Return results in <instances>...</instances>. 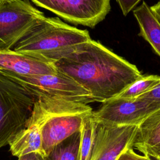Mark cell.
Listing matches in <instances>:
<instances>
[{"instance_id": "cell-3", "label": "cell", "mask_w": 160, "mask_h": 160, "mask_svg": "<svg viewBox=\"0 0 160 160\" xmlns=\"http://www.w3.org/2000/svg\"><path fill=\"white\" fill-rule=\"evenodd\" d=\"M36 98L0 70V148L9 144L30 118Z\"/></svg>"}, {"instance_id": "cell-16", "label": "cell", "mask_w": 160, "mask_h": 160, "mask_svg": "<svg viewBox=\"0 0 160 160\" xmlns=\"http://www.w3.org/2000/svg\"><path fill=\"white\" fill-rule=\"evenodd\" d=\"M160 81V76L158 75L142 76L134 82L131 84L118 97L134 99L152 89Z\"/></svg>"}, {"instance_id": "cell-20", "label": "cell", "mask_w": 160, "mask_h": 160, "mask_svg": "<svg viewBox=\"0 0 160 160\" xmlns=\"http://www.w3.org/2000/svg\"><path fill=\"white\" fill-rule=\"evenodd\" d=\"M18 160H45V156L38 152H32L18 157Z\"/></svg>"}, {"instance_id": "cell-19", "label": "cell", "mask_w": 160, "mask_h": 160, "mask_svg": "<svg viewBox=\"0 0 160 160\" xmlns=\"http://www.w3.org/2000/svg\"><path fill=\"white\" fill-rule=\"evenodd\" d=\"M124 16H126L141 0H116Z\"/></svg>"}, {"instance_id": "cell-4", "label": "cell", "mask_w": 160, "mask_h": 160, "mask_svg": "<svg viewBox=\"0 0 160 160\" xmlns=\"http://www.w3.org/2000/svg\"><path fill=\"white\" fill-rule=\"evenodd\" d=\"M49 99V114L41 131L46 156L56 144L79 131L84 118L92 111L87 104L52 98Z\"/></svg>"}, {"instance_id": "cell-18", "label": "cell", "mask_w": 160, "mask_h": 160, "mask_svg": "<svg viewBox=\"0 0 160 160\" xmlns=\"http://www.w3.org/2000/svg\"><path fill=\"white\" fill-rule=\"evenodd\" d=\"M138 98L160 103V81L152 89Z\"/></svg>"}, {"instance_id": "cell-14", "label": "cell", "mask_w": 160, "mask_h": 160, "mask_svg": "<svg viewBox=\"0 0 160 160\" xmlns=\"http://www.w3.org/2000/svg\"><path fill=\"white\" fill-rule=\"evenodd\" d=\"M81 131L56 144L45 156V160H79Z\"/></svg>"}, {"instance_id": "cell-13", "label": "cell", "mask_w": 160, "mask_h": 160, "mask_svg": "<svg viewBox=\"0 0 160 160\" xmlns=\"http://www.w3.org/2000/svg\"><path fill=\"white\" fill-rule=\"evenodd\" d=\"M139 27V36L145 39L160 57V23L148 4L142 3L133 11Z\"/></svg>"}, {"instance_id": "cell-6", "label": "cell", "mask_w": 160, "mask_h": 160, "mask_svg": "<svg viewBox=\"0 0 160 160\" xmlns=\"http://www.w3.org/2000/svg\"><path fill=\"white\" fill-rule=\"evenodd\" d=\"M44 18L28 0H0V51L14 48Z\"/></svg>"}, {"instance_id": "cell-11", "label": "cell", "mask_w": 160, "mask_h": 160, "mask_svg": "<svg viewBox=\"0 0 160 160\" xmlns=\"http://www.w3.org/2000/svg\"><path fill=\"white\" fill-rule=\"evenodd\" d=\"M0 70L22 76L54 74L58 72L55 63L14 49L0 51Z\"/></svg>"}, {"instance_id": "cell-21", "label": "cell", "mask_w": 160, "mask_h": 160, "mask_svg": "<svg viewBox=\"0 0 160 160\" xmlns=\"http://www.w3.org/2000/svg\"><path fill=\"white\" fill-rule=\"evenodd\" d=\"M151 9L160 23V1L156 4L151 6Z\"/></svg>"}, {"instance_id": "cell-7", "label": "cell", "mask_w": 160, "mask_h": 160, "mask_svg": "<svg viewBox=\"0 0 160 160\" xmlns=\"http://www.w3.org/2000/svg\"><path fill=\"white\" fill-rule=\"evenodd\" d=\"M160 109V103L137 98L114 97L102 102L94 111L96 121L110 126H138L149 115Z\"/></svg>"}, {"instance_id": "cell-12", "label": "cell", "mask_w": 160, "mask_h": 160, "mask_svg": "<svg viewBox=\"0 0 160 160\" xmlns=\"http://www.w3.org/2000/svg\"><path fill=\"white\" fill-rule=\"evenodd\" d=\"M133 147L144 155L156 160L160 158V109L149 115L138 126Z\"/></svg>"}, {"instance_id": "cell-10", "label": "cell", "mask_w": 160, "mask_h": 160, "mask_svg": "<svg viewBox=\"0 0 160 160\" xmlns=\"http://www.w3.org/2000/svg\"><path fill=\"white\" fill-rule=\"evenodd\" d=\"M138 126H110L98 122L90 160H116L128 148H133Z\"/></svg>"}, {"instance_id": "cell-5", "label": "cell", "mask_w": 160, "mask_h": 160, "mask_svg": "<svg viewBox=\"0 0 160 160\" xmlns=\"http://www.w3.org/2000/svg\"><path fill=\"white\" fill-rule=\"evenodd\" d=\"M1 71L22 85L35 98H52L87 104L94 102L86 89L59 70L54 74L36 76H22Z\"/></svg>"}, {"instance_id": "cell-1", "label": "cell", "mask_w": 160, "mask_h": 160, "mask_svg": "<svg viewBox=\"0 0 160 160\" xmlns=\"http://www.w3.org/2000/svg\"><path fill=\"white\" fill-rule=\"evenodd\" d=\"M55 65L86 89L94 102L118 96L142 76L135 65L92 39Z\"/></svg>"}, {"instance_id": "cell-17", "label": "cell", "mask_w": 160, "mask_h": 160, "mask_svg": "<svg viewBox=\"0 0 160 160\" xmlns=\"http://www.w3.org/2000/svg\"><path fill=\"white\" fill-rule=\"evenodd\" d=\"M116 160H151V159L148 156L137 154L134 151L132 148H128L120 154Z\"/></svg>"}, {"instance_id": "cell-9", "label": "cell", "mask_w": 160, "mask_h": 160, "mask_svg": "<svg viewBox=\"0 0 160 160\" xmlns=\"http://www.w3.org/2000/svg\"><path fill=\"white\" fill-rule=\"evenodd\" d=\"M49 98H36L32 112L26 123V128L21 131L9 144L14 156L38 152L46 156L42 149V128L49 114Z\"/></svg>"}, {"instance_id": "cell-8", "label": "cell", "mask_w": 160, "mask_h": 160, "mask_svg": "<svg viewBox=\"0 0 160 160\" xmlns=\"http://www.w3.org/2000/svg\"><path fill=\"white\" fill-rule=\"evenodd\" d=\"M65 21L93 28L111 10V0H30Z\"/></svg>"}, {"instance_id": "cell-2", "label": "cell", "mask_w": 160, "mask_h": 160, "mask_svg": "<svg viewBox=\"0 0 160 160\" xmlns=\"http://www.w3.org/2000/svg\"><path fill=\"white\" fill-rule=\"evenodd\" d=\"M91 39L86 29L70 26L59 18L45 17L15 46L14 50L56 63Z\"/></svg>"}, {"instance_id": "cell-22", "label": "cell", "mask_w": 160, "mask_h": 160, "mask_svg": "<svg viewBox=\"0 0 160 160\" xmlns=\"http://www.w3.org/2000/svg\"><path fill=\"white\" fill-rule=\"evenodd\" d=\"M158 160H160V158H159V159H158Z\"/></svg>"}, {"instance_id": "cell-15", "label": "cell", "mask_w": 160, "mask_h": 160, "mask_svg": "<svg viewBox=\"0 0 160 160\" xmlns=\"http://www.w3.org/2000/svg\"><path fill=\"white\" fill-rule=\"evenodd\" d=\"M98 122L94 116V111L89 113L84 119L81 131L79 160H90L94 147Z\"/></svg>"}]
</instances>
